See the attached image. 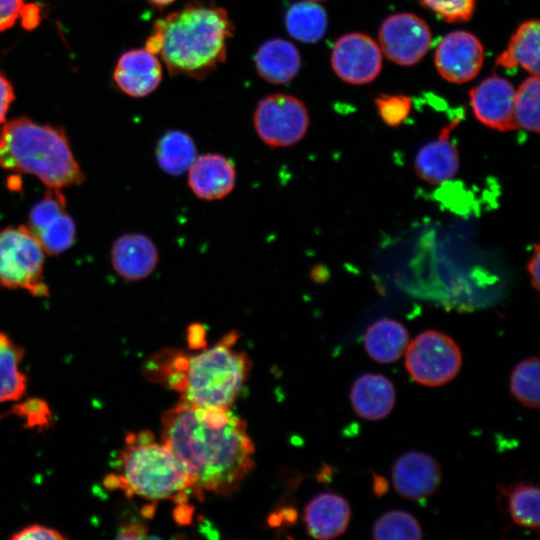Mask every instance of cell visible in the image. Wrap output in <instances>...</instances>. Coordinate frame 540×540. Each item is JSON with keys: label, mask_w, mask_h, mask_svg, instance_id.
I'll return each instance as SVG.
<instances>
[{"label": "cell", "mask_w": 540, "mask_h": 540, "mask_svg": "<svg viewBox=\"0 0 540 540\" xmlns=\"http://www.w3.org/2000/svg\"><path fill=\"white\" fill-rule=\"evenodd\" d=\"M462 364L458 345L448 335L427 330L408 343L405 367L417 383L436 387L456 377Z\"/></svg>", "instance_id": "cell-7"}, {"label": "cell", "mask_w": 540, "mask_h": 540, "mask_svg": "<svg viewBox=\"0 0 540 540\" xmlns=\"http://www.w3.org/2000/svg\"><path fill=\"white\" fill-rule=\"evenodd\" d=\"M514 118L518 128L539 132V76L528 77L515 92Z\"/></svg>", "instance_id": "cell-30"}, {"label": "cell", "mask_w": 540, "mask_h": 540, "mask_svg": "<svg viewBox=\"0 0 540 540\" xmlns=\"http://www.w3.org/2000/svg\"><path fill=\"white\" fill-rule=\"evenodd\" d=\"M373 483V491L377 496H382L388 489L387 481L379 475H374Z\"/></svg>", "instance_id": "cell-42"}, {"label": "cell", "mask_w": 540, "mask_h": 540, "mask_svg": "<svg viewBox=\"0 0 540 540\" xmlns=\"http://www.w3.org/2000/svg\"><path fill=\"white\" fill-rule=\"evenodd\" d=\"M308 1H313V2H316V1H323V0H308Z\"/></svg>", "instance_id": "cell-44"}, {"label": "cell", "mask_w": 540, "mask_h": 540, "mask_svg": "<svg viewBox=\"0 0 540 540\" xmlns=\"http://www.w3.org/2000/svg\"><path fill=\"white\" fill-rule=\"evenodd\" d=\"M148 528L140 522H132L123 525L118 532V539H139L146 536Z\"/></svg>", "instance_id": "cell-37"}, {"label": "cell", "mask_w": 540, "mask_h": 540, "mask_svg": "<svg viewBox=\"0 0 540 540\" xmlns=\"http://www.w3.org/2000/svg\"><path fill=\"white\" fill-rule=\"evenodd\" d=\"M180 507L174 512V517L179 523H187L191 520L193 508L185 505L184 503L179 504Z\"/></svg>", "instance_id": "cell-41"}, {"label": "cell", "mask_w": 540, "mask_h": 540, "mask_svg": "<svg viewBox=\"0 0 540 540\" xmlns=\"http://www.w3.org/2000/svg\"><path fill=\"white\" fill-rule=\"evenodd\" d=\"M24 350L5 332H0V403L20 399L27 377L20 369Z\"/></svg>", "instance_id": "cell-26"}, {"label": "cell", "mask_w": 540, "mask_h": 540, "mask_svg": "<svg viewBox=\"0 0 540 540\" xmlns=\"http://www.w3.org/2000/svg\"><path fill=\"white\" fill-rule=\"evenodd\" d=\"M158 259L154 242L141 233L123 234L111 248V263L115 272L128 281H139L151 275Z\"/></svg>", "instance_id": "cell-18"}, {"label": "cell", "mask_w": 540, "mask_h": 540, "mask_svg": "<svg viewBox=\"0 0 540 540\" xmlns=\"http://www.w3.org/2000/svg\"><path fill=\"white\" fill-rule=\"evenodd\" d=\"M372 537L375 540H419L422 538V529L412 514L391 510L375 521Z\"/></svg>", "instance_id": "cell-28"}, {"label": "cell", "mask_w": 540, "mask_h": 540, "mask_svg": "<svg viewBox=\"0 0 540 540\" xmlns=\"http://www.w3.org/2000/svg\"><path fill=\"white\" fill-rule=\"evenodd\" d=\"M331 66L344 82L367 84L381 71L382 51L368 35L347 33L339 37L332 48Z\"/></svg>", "instance_id": "cell-11"}, {"label": "cell", "mask_w": 540, "mask_h": 540, "mask_svg": "<svg viewBox=\"0 0 540 540\" xmlns=\"http://www.w3.org/2000/svg\"><path fill=\"white\" fill-rule=\"evenodd\" d=\"M462 116L457 115L442 128L438 137L424 144L416 154V174L429 184H441L452 179L459 169V153L450 140V133L459 124Z\"/></svg>", "instance_id": "cell-15"}, {"label": "cell", "mask_w": 540, "mask_h": 540, "mask_svg": "<svg viewBox=\"0 0 540 540\" xmlns=\"http://www.w3.org/2000/svg\"><path fill=\"white\" fill-rule=\"evenodd\" d=\"M409 336L406 328L391 318H381L366 330L364 346L368 355L380 363L398 360L407 348Z\"/></svg>", "instance_id": "cell-22"}, {"label": "cell", "mask_w": 540, "mask_h": 540, "mask_svg": "<svg viewBox=\"0 0 540 540\" xmlns=\"http://www.w3.org/2000/svg\"><path fill=\"white\" fill-rule=\"evenodd\" d=\"M147 1L158 8H164L172 4L175 0H147Z\"/></svg>", "instance_id": "cell-43"}, {"label": "cell", "mask_w": 540, "mask_h": 540, "mask_svg": "<svg viewBox=\"0 0 540 540\" xmlns=\"http://www.w3.org/2000/svg\"><path fill=\"white\" fill-rule=\"evenodd\" d=\"M515 90L510 82L490 76L470 91L475 117L484 125L501 131L518 129L514 118Z\"/></svg>", "instance_id": "cell-13"}, {"label": "cell", "mask_w": 540, "mask_h": 540, "mask_svg": "<svg viewBox=\"0 0 540 540\" xmlns=\"http://www.w3.org/2000/svg\"><path fill=\"white\" fill-rule=\"evenodd\" d=\"M236 171L224 155L206 153L197 156L188 169V185L200 199H222L234 188Z\"/></svg>", "instance_id": "cell-17"}, {"label": "cell", "mask_w": 540, "mask_h": 540, "mask_svg": "<svg viewBox=\"0 0 540 540\" xmlns=\"http://www.w3.org/2000/svg\"><path fill=\"white\" fill-rule=\"evenodd\" d=\"M0 167L34 175L48 188L80 185L85 180L64 129L27 117L12 119L2 126Z\"/></svg>", "instance_id": "cell-4"}, {"label": "cell", "mask_w": 540, "mask_h": 540, "mask_svg": "<svg viewBox=\"0 0 540 540\" xmlns=\"http://www.w3.org/2000/svg\"><path fill=\"white\" fill-rule=\"evenodd\" d=\"M496 65L504 69L518 66L539 76V22H523L512 35L507 48L499 54Z\"/></svg>", "instance_id": "cell-23"}, {"label": "cell", "mask_w": 540, "mask_h": 540, "mask_svg": "<svg viewBox=\"0 0 540 540\" xmlns=\"http://www.w3.org/2000/svg\"><path fill=\"white\" fill-rule=\"evenodd\" d=\"M253 123L263 143L272 148H284L303 139L310 120L302 100L293 95L275 93L257 103Z\"/></svg>", "instance_id": "cell-8"}, {"label": "cell", "mask_w": 540, "mask_h": 540, "mask_svg": "<svg viewBox=\"0 0 540 540\" xmlns=\"http://www.w3.org/2000/svg\"><path fill=\"white\" fill-rule=\"evenodd\" d=\"M206 332L203 325L199 323H193L188 326L187 339L188 345L191 349L203 348L206 344L205 341Z\"/></svg>", "instance_id": "cell-38"}, {"label": "cell", "mask_w": 540, "mask_h": 540, "mask_svg": "<svg viewBox=\"0 0 540 540\" xmlns=\"http://www.w3.org/2000/svg\"><path fill=\"white\" fill-rule=\"evenodd\" d=\"M13 540L24 539H66V536L62 535L58 530L43 526L40 524H33L26 526L10 536Z\"/></svg>", "instance_id": "cell-35"}, {"label": "cell", "mask_w": 540, "mask_h": 540, "mask_svg": "<svg viewBox=\"0 0 540 540\" xmlns=\"http://www.w3.org/2000/svg\"><path fill=\"white\" fill-rule=\"evenodd\" d=\"M14 99L13 86L5 75L0 73V124L5 122L7 112Z\"/></svg>", "instance_id": "cell-36"}, {"label": "cell", "mask_w": 540, "mask_h": 540, "mask_svg": "<svg viewBox=\"0 0 540 540\" xmlns=\"http://www.w3.org/2000/svg\"><path fill=\"white\" fill-rule=\"evenodd\" d=\"M161 442L194 480V492L234 493L254 468V444L244 420L233 416L223 426L207 423L200 407L183 400L162 416Z\"/></svg>", "instance_id": "cell-1"}, {"label": "cell", "mask_w": 540, "mask_h": 540, "mask_svg": "<svg viewBox=\"0 0 540 540\" xmlns=\"http://www.w3.org/2000/svg\"><path fill=\"white\" fill-rule=\"evenodd\" d=\"M233 32L223 7L192 2L157 19L144 48L161 57L171 76L202 80L225 61Z\"/></svg>", "instance_id": "cell-2"}, {"label": "cell", "mask_w": 540, "mask_h": 540, "mask_svg": "<svg viewBox=\"0 0 540 540\" xmlns=\"http://www.w3.org/2000/svg\"><path fill=\"white\" fill-rule=\"evenodd\" d=\"M287 32L303 43H316L325 35L328 18L325 10L313 1L303 0L291 4L285 13Z\"/></svg>", "instance_id": "cell-24"}, {"label": "cell", "mask_w": 540, "mask_h": 540, "mask_svg": "<svg viewBox=\"0 0 540 540\" xmlns=\"http://www.w3.org/2000/svg\"><path fill=\"white\" fill-rule=\"evenodd\" d=\"M236 331L196 355L161 351L147 360L144 373L181 394V400L198 407L230 409L251 371L252 362L243 351L233 349Z\"/></svg>", "instance_id": "cell-3"}, {"label": "cell", "mask_w": 540, "mask_h": 540, "mask_svg": "<svg viewBox=\"0 0 540 540\" xmlns=\"http://www.w3.org/2000/svg\"><path fill=\"white\" fill-rule=\"evenodd\" d=\"M540 250L539 245L536 243L534 245V251L533 254L528 262L527 270L529 273V276L531 278V283L533 287L536 289V291L539 290V270H540V258H539Z\"/></svg>", "instance_id": "cell-40"}, {"label": "cell", "mask_w": 540, "mask_h": 540, "mask_svg": "<svg viewBox=\"0 0 540 540\" xmlns=\"http://www.w3.org/2000/svg\"><path fill=\"white\" fill-rule=\"evenodd\" d=\"M442 478L439 463L422 452H408L400 456L392 468V480L402 497L420 501L434 494Z\"/></svg>", "instance_id": "cell-14"}, {"label": "cell", "mask_w": 540, "mask_h": 540, "mask_svg": "<svg viewBox=\"0 0 540 540\" xmlns=\"http://www.w3.org/2000/svg\"><path fill=\"white\" fill-rule=\"evenodd\" d=\"M26 227L45 253L51 255L67 251L76 238V225L59 188H48L44 197L31 208Z\"/></svg>", "instance_id": "cell-9"}, {"label": "cell", "mask_w": 540, "mask_h": 540, "mask_svg": "<svg viewBox=\"0 0 540 540\" xmlns=\"http://www.w3.org/2000/svg\"><path fill=\"white\" fill-rule=\"evenodd\" d=\"M352 407L366 420L385 418L395 404V390L391 381L381 374L366 373L359 376L350 392Z\"/></svg>", "instance_id": "cell-21"}, {"label": "cell", "mask_w": 540, "mask_h": 540, "mask_svg": "<svg viewBox=\"0 0 540 540\" xmlns=\"http://www.w3.org/2000/svg\"><path fill=\"white\" fill-rule=\"evenodd\" d=\"M45 251L26 226L0 230V285L48 297L44 281Z\"/></svg>", "instance_id": "cell-6"}, {"label": "cell", "mask_w": 540, "mask_h": 540, "mask_svg": "<svg viewBox=\"0 0 540 540\" xmlns=\"http://www.w3.org/2000/svg\"><path fill=\"white\" fill-rule=\"evenodd\" d=\"M498 489L507 498L508 513L513 522L538 533L540 525L538 486L519 482L508 487L498 486Z\"/></svg>", "instance_id": "cell-27"}, {"label": "cell", "mask_w": 540, "mask_h": 540, "mask_svg": "<svg viewBox=\"0 0 540 540\" xmlns=\"http://www.w3.org/2000/svg\"><path fill=\"white\" fill-rule=\"evenodd\" d=\"M25 5L24 0H0V32L11 28L20 19Z\"/></svg>", "instance_id": "cell-34"}, {"label": "cell", "mask_w": 540, "mask_h": 540, "mask_svg": "<svg viewBox=\"0 0 540 540\" xmlns=\"http://www.w3.org/2000/svg\"><path fill=\"white\" fill-rule=\"evenodd\" d=\"M350 517L348 502L342 496L329 492L315 496L304 511L308 534L320 540L342 535L348 528Z\"/></svg>", "instance_id": "cell-19"}, {"label": "cell", "mask_w": 540, "mask_h": 540, "mask_svg": "<svg viewBox=\"0 0 540 540\" xmlns=\"http://www.w3.org/2000/svg\"><path fill=\"white\" fill-rule=\"evenodd\" d=\"M25 422L24 426L34 429L49 428L52 424V411L49 405L40 398H31L15 405L12 410Z\"/></svg>", "instance_id": "cell-32"}, {"label": "cell", "mask_w": 540, "mask_h": 540, "mask_svg": "<svg viewBox=\"0 0 540 540\" xmlns=\"http://www.w3.org/2000/svg\"><path fill=\"white\" fill-rule=\"evenodd\" d=\"M539 358H527L513 369L510 377L512 395L524 406L539 407Z\"/></svg>", "instance_id": "cell-29"}, {"label": "cell", "mask_w": 540, "mask_h": 540, "mask_svg": "<svg viewBox=\"0 0 540 540\" xmlns=\"http://www.w3.org/2000/svg\"><path fill=\"white\" fill-rule=\"evenodd\" d=\"M113 79L122 92L141 98L157 89L162 80V67L155 54L145 48L132 49L119 57Z\"/></svg>", "instance_id": "cell-16"}, {"label": "cell", "mask_w": 540, "mask_h": 540, "mask_svg": "<svg viewBox=\"0 0 540 540\" xmlns=\"http://www.w3.org/2000/svg\"><path fill=\"white\" fill-rule=\"evenodd\" d=\"M155 154L159 167L173 176L188 171L197 157L193 139L181 130H170L163 134L156 144Z\"/></svg>", "instance_id": "cell-25"}, {"label": "cell", "mask_w": 540, "mask_h": 540, "mask_svg": "<svg viewBox=\"0 0 540 540\" xmlns=\"http://www.w3.org/2000/svg\"><path fill=\"white\" fill-rule=\"evenodd\" d=\"M380 49L385 56L401 66L418 63L431 47L432 34L427 23L411 13L387 17L379 30Z\"/></svg>", "instance_id": "cell-10"}, {"label": "cell", "mask_w": 540, "mask_h": 540, "mask_svg": "<svg viewBox=\"0 0 540 540\" xmlns=\"http://www.w3.org/2000/svg\"><path fill=\"white\" fill-rule=\"evenodd\" d=\"M116 472L108 475V489L121 490L127 497L173 500L185 503L194 492V480L175 455L154 435L143 430L129 433L116 457Z\"/></svg>", "instance_id": "cell-5"}, {"label": "cell", "mask_w": 540, "mask_h": 540, "mask_svg": "<svg viewBox=\"0 0 540 540\" xmlns=\"http://www.w3.org/2000/svg\"><path fill=\"white\" fill-rule=\"evenodd\" d=\"M421 3L451 23L468 21L474 12L476 0H420Z\"/></svg>", "instance_id": "cell-33"}, {"label": "cell", "mask_w": 540, "mask_h": 540, "mask_svg": "<svg viewBox=\"0 0 540 540\" xmlns=\"http://www.w3.org/2000/svg\"><path fill=\"white\" fill-rule=\"evenodd\" d=\"M381 119L391 127L401 125L412 108V99L405 95H380L375 99Z\"/></svg>", "instance_id": "cell-31"}, {"label": "cell", "mask_w": 540, "mask_h": 540, "mask_svg": "<svg viewBox=\"0 0 540 540\" xmlns=\"http://www.w3.org/2000/svg\"><path fill=\"white\" fill-rule=\"evenodd\" d=\"M434 61L442 78L451 83L462 84L474 79L481 70L484 49L473 34L453 31L438 43Z\"/></svg>", "instance_id": "cell-12"}, {"label": "cell", "mask_w": 540, "mask_h": 540, "mask_svg": "<svg viewBox=\"0 0 540 540\" xmlns=\"http://www.w3.org/2000/svg\"><path fill=\"white\" fill-rule=\"evenodd\" d=\"M40 19L41 17L39 7L33 3L26 4L20 16L23 27L26 29L35 28L38 25Z\"/></svg>", "instance_id": "cell-39"}, {"label": "cell", "mask_w": 540, "mask_h": 540, "mask_svg": "<svg viewBox=\"0 0 540 540\" xmlns=\"http://www.w3.org/2000/svg\"><path fill=\"white\" fill-rule=\"evenodd\" d=\"M256 70L271 84H286L294 79L301 67V56L290 41L274 37L264 41L254 55Z\"/></svg>", "instance_id": "cell-20"}]
</instances>
